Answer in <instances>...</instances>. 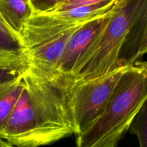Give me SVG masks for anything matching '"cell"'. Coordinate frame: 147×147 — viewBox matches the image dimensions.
<instances>
[{"label":"cell","mask_w":147,"mask_h":147,"mask_svg":"<svg viewBox=\"0 0 147 147\" xmlns=\"http://www.w3.org/2000/svg\"><path fill=\"white\" fill-rule=\"evenodd\" d=\"M90 21H68L50 14H33L20 37L27 64L46 70H57L70 37Z\"/></svg>","instance_id":"cell-4"},{"label":"cell","mask_w":147,"mask_h":147,"mask_svg":"<svg viewBox=\"0 0 147 147\" xmlns=\"http://www.w3.org/2000/svg\"><path fill=\"white\" fill-rule=\"evenodd\" d=\"M118 0H60L49 14L53 17L73 22H88L109 14Z\"/></svg>","instance_id":"cell-7"},{"label":"cell","mask_w":147,"mask_h":147,"mask_svg":"<svg viewBox=\"0 0 147 147\" xmlns=\"http://www.w3.org/2000/svg\"><path fill=\"white\" fill-rule=\"evenodd\" d=\"M22 79L24 87L18 103L32 147L52 144L74 134L68 108L73 77L27 64Z\"/></svg>","instance_id":"cell-1"},{"label":"cell","mask_w":147,"mask_h":147,"mask_svg":"<svg viewBox=\"0 0 147 147\" xmlns=\"http://www.w3.org/2000/svg\"><path fill=\"white\" fill-rule=\"evenodd\" d=\"M0 55L23 56L20 39L8 28L0 16Z\"/></svg>","instance_id":"cell-12"},{"label":"cell","mask_w":147,"mask_h":147,"mask_svg":"<svg viewBox=\"0 0 147 147\" xmlns=\"http://www.w3.org/2000/svg\"><path fill=\"white\" fill-rule=\"evenodd\" d=\"M109 14L83 24L75 32L57 64L59 72L73 77V70L82 53L102 28Z\"/></svg>","instance_id":"cell-8"},{"label":"cell","mask_w":147,"mask_h":147,"mask_svg":"<svg viewBox=\"0 0 147 147\" xmlns=\"http://www.w3.org/2000/svg\"><path fill=\"white\" fill-rule=\"evenodd\" d=\"M24 87L22 75L0 84V139Z\"/></svg>","instance_id":"cell-10"},{"label":"cell","mask_w":147,"mask_h":147,"mask_svg":"<svg viewBox=\"0 0 147 147\" xmlns=\"http://www.w3.org/2000/svg\"><path fill=\"white\" fill-rule=\"evenodd\" d=\"M0 147H15V146L11 145L10 144H9L8 142H6V141L0 139Z\"/></svg>","instance_id":"cell-14"},{"label":"cell","mask_w":147,"mask_h":147,"mask_svg":"<svg viewBox=\"0 0 147 147\" xmlns=\"http://www.w3.org/2000/svg\"><path fill=\"white\" fill-rule=\"evenodd\" d=\"M137 0H118L105 24L79 58L74 80L101 77L119 68V57Z\"/></svg>","instance_id":"cell-3"},{"label":"cell","mask_w":147,"mask_h":147,"mask_svg":"<svg viewBox=\"0 0 147 147\" xmlns=\"http://www.w3.org/2000/svg\"><path fill=\"white\" fill-rule=\"evenodd\" d=\"M126 67H119L94 79L73 80L69 90L68 108L75 136L81 134L100 117Z\"/></svg>","instance_id":"cell-5"},{"label":"cell","mask_w":147,"mask_h":147,"mask_svg":"<svg viewBox=\"0 0 147 147\" xmlns=\"http://www.w3.org/2000/svg\"><path fill=\"white\" fill-rule=\"evenodd\" d=\"M32 14L30 0H0V16L8 28L19 38L24 24Z\"/></svg>","instance_id":"cell-9"},{"label":"cell","mask_w":147,"mask_h":147,"mask_svg":"<svg viewBox=\"0 0 147 147\" xmlns=\"http://www.w3.org/2000/svg\"><path fill=\"white\" fill-rule=\"evenodd\" d=\"M27 67L24 57L0 55V84L20 77Z\"/></svg>","instance_id":"cell-11"},{"label":"cell","mask_w":147,"mask_h":147,"mask_svg":"<svg viewBox=\"0 0 147 147\" xmlns=\"http://www.w3.org/2000/svg\"><path fill=\"white\" fill-rule=\"evenodd\" d=\"M147 54V0H137L119 57V67L140 61Z\"/></svg>","instance_id":"cell-6"},{"label":"cell","mask_w":147,"mask_h":147,"mask_svg":"<svg viewBox=\"0 0 147 147\" xmlns=\"http://www.w3.org/2000/svg\"><path fill=\"white\" fill-rule=\"evenodd\" d=\"M129 131L136 136L139 147H147V100L134 119Z\"/></svg>","instance_id":"cell-13"},{"label":"cell","mask_w":147,"mask_h":147,"mask_svg":"<svg viewBox=\"0 0 147 147\" xmlns=\"http://www.w3.org/2000/svg\"><path fill=\"white\" fill-rule=\"evenodd\" d=\"M147 100V62L127 66L106 109L81 134L77 147H116Z\"/></svg>","instance_id":"cell-2"}]
</instances>
